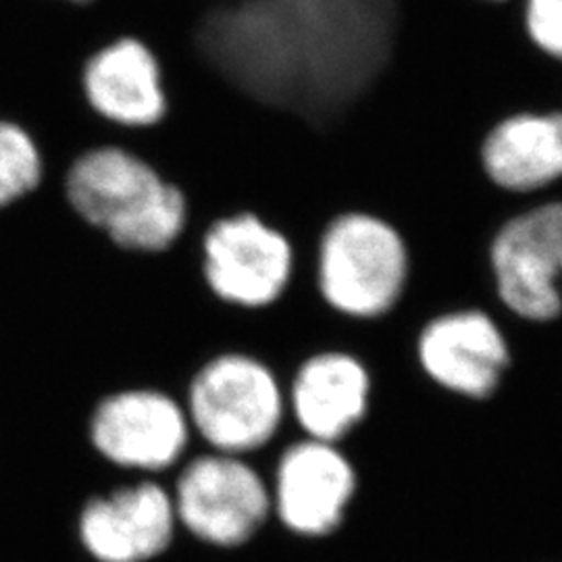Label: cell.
Listing matches in <instances>:
<instances>
[{"instance_id": "1", "label": "cell", "mask_w": 562, "mask_h": 562, "mask_svg": "<svg viewBox=\"0 0 562 562\" xmlns=\"http://www.w3.org/2000/svg\"><path fill=\"white\" fill-rule=\"evenodd\" d=\"M60 190L76 220L125 255H165L190 225L180 186L113 142L90 146L69 162Z\"/></svg>"}, {"instance_id": "2", "label": "cell", "mask_w": 562, "mask_h": 562, "mask_svg": "<svg viewBox=\"0 0 562 562\" xmlns=\"http://www.w3.org/2000/svg\"><path fill=\"white\" fill-rule=\"evenodd\" d=\"M411 248L394 223L344 211L325 223L315 252L323 304L350 322H380L398 308L411 281Z\"/></svg>"}, {"instance_id": "3", "label": "cell", "mask_w": 562, "mask_h": 562, "mask_svg": "<svg viewBox=\"0 0 562 562\" xmlns=\"http://www.w3.org/2000/svg\"><path fill=\"white\" fill-rule=\"evenodd\" d=\"M181 402L194 448L241 459L261 454L290 422L280 378L246 352H222L202 362Z\"/></svg>"}, {"instance_id": "4", "label": "cell", "mask_w": 562, "mask_h": 562, "mask_svg": "<svg viewBox=\"0 0 562 562\" xmlns=\"http://www.w3.org/2000/svg\"><path fill=\"white\" fill-rule=\"evenodd\" d=\"M250 461L269 482L283 529L319 540L346 522L359 492V473L338 443L302 438L288 422L280 438Z\"/></svg>"}, {"instance_id": "5", "label": "cell", "mask_w": 562, "mask_h": 562, "mask_svg": "<svg viewBox=\"0 0 562 562\" xmlns=\"http://www.w3.org/2000/svg\"><path fill=\"white\" fill-rule=\"evenodd\" d=\"M178 527L213 548H240L255 540L273 510L267 477L250 459L190 448L171 473Z\"/></svg>"}, {"instance_id": "6", "label": "cell", "mask_w": 562, "mask_h": 562, "mask_svg": "<svg viewBox=\"0 0 562 562\" xmlns=\"http://www.w3.org/2000/svg\"><path fill=\"white\" fill-rule=\"evenodd\" d=\"M86 438L97 457L132 480L169 482L194 434L183 402L159 387H121L90 411Z\"/></svg>"}, {"instance_id": "7", "label": "cell", "mask_w": 562, "mask_h": 562, "mask_svg": "<svg viewBox=\"0 0 562 562\" xmlns=\"http://www.w3.org/2000/svg\"><path fill=\"white\" fill-rule=\"evenodd\" d=\"M294 271V244L252 211L217 217L202 234L204 288L227 308L259 313L276 306L290 290Z\"/></svg>"}, {"instance_id": "8", "label": "cell", "mask_w": 562, "mask_h": 562, "mask_svg": "<svg viewBox=\"0 0 562 562\" xmlns=\"http://www.w3.org/2000/svg\"><path fill=\"white\" fill-rule=\"evenodd\" d=\"M496 296L519 319L548 323L562 315V202L513 217L490 246Z\"/></svg>"}, {"instance_id": "9", "label": "cell", "mask_w": 562, "mask_h": 562, "mask_svg": "<svg viewBox=\"0 0 562 562\" xmlns=\"http://www.w3.org/2000/svg\"><path fill=\"white\" fill-rule=\"evenodd\" d=\"M415 361L429 385L464 402L492 398L510 364V348L492 315L473 306H450L423 322Z\"/></svg>"}, {"instance_id": "10", "label": "cell", "mask_w": 562, "mask_h": 562, "mask_svg": "<svg viewBox=\"0 0 562 562\" xmlns=\"http://www.w3.org/2000/svg\"><path fill=\"white\" fill-rule=\"evenodd\" d=\"M178 531L173 496L161 480H138L92 494L81 504L78 536L99 562H148L165 554Z\"/></svg>"}, {"instance_id": "11", "label": "cell", "mask_w": 562, "mask_h": 562, "mask_svg": "<svg viewBox=\"0 0 562 562\" xmlns=\"http://www.w3.org/2000/svg\"><path fill=\"white\" fill-rule=\"evenodd\" d=\"M373 380L361 357L327 348L308 355L285 385L288 417L302 438L340 446L371 408Z\"/></svg>"}, {"instance_id": "12", "label": "cell", "mask_w": 562, "mask_h": 562, "mask_svg": "<svg viewBox=\"0 0 562 562\" xmlns=\"http://www.w3.org/2000/svg\"><path fill=\"white\" fill-rule=\"evenodd\" d=\"M80 86L92 115L125 132L153 130L169 111L161 60L132 36L92 53L81 67Z\"/></svg>"}, {"instance_id": "13", "label": "cell", "mask_w": 562, "mask_h": 562, "mask_svg": "<svg viewBox=\"0 0 562 562\" xmlns=\"http://www.w3.org/2000/svg\"><path fill=\"white\" fill-rule=\"evenodd\" d=\"M485 178L527 194L562 180V113H517L498 121L480 146Z\"/></svg>"}, {"instance_id": "14", "label": "cell", "mask_w": 562, "mask_h": 562, "mask_svg": "<svg viewBox=\"0 0 562 562\" xmlns=\"http://www.w3.org/2000/svg\"><path fill=\"white\" fill-rule=\"evenodd\" d=\"M46 181V159L36 136L0 115V211L20 206L38 194Z\"/></svg>"}, {"instance_id": "15", "label": "cell", "mask_w": 562, "mask_h": 562, "mask_svg": "<svg viewBox=\"0 0 562 562\" xmlns=\"http://www.w3.org/2000/svg\"><path fill=\"white\" fill-rule=\"evenodd\" d=\"M525 27L542 53L562 60V0H527Z\"/></svg>"}, {"instance_id": "16", "label": "cell", "mask_w": 562, "mask_h": 562, "mask_svg": "<svg viewBox=\"0 0 562 562\" xmlns=\"http://www.w3.org/2000/svg\"><path fill=\"white\" fill-rule=\"evenodd\" d=\"M63 2H69V4H90L92 0H63Z\"/></svg>"}, {"instance_id": "17", "label": "cell", "mask_w": 562, "mask_h": 562, "mask_svg": "<svg viewBox=\"0 0 562 562\" xmlns=\"http://www.w3.org/2000/svg\"><path fill=\"white\" fill-rule=\"evenodd\" d=\"M485 2H504V0H485Z\"/></svg>"}]
</instances>
